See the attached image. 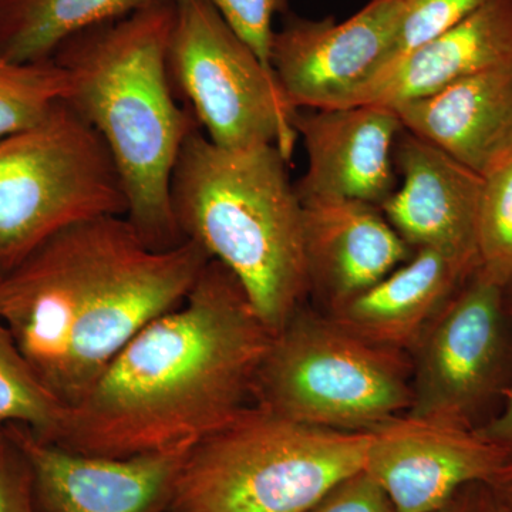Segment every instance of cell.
<instances>
[{
	"label": "cell",
	"mask_w": 512,
	"mask_h": 512,
	"mask_svg": "<svg viewBox=\"0 0 512 512\" xmlns=\"http://www.w3.org/2000/svg\"><path fill=\"white\" fill-rule=\"evenodd\" d=\"M272 338L211 259L185 301L141 329L67 409L53 443L114 458L194 447L248 407Z\"/></svg>",
	"instance_id": "obj_1"
},
{
	"label": "cell",
	"mask_w": 512,
	"mask_h": 512,
	"mask_svg": "<svg viewBox=\"0 0 512 512\" xmlns=\"http://www.w3.org/2000/svg\"><path fill=\"white\" fill-rule=\"evenodd\" d=\"M210 261L191 239L148 247L124 215L77 222L0 271V319L70 409L141 329L185 301Z\"/></svg>",
	"instance_id": "obj_2"
},
{
	"label": "cell",
	"mask_w": 512,
	"mask_h": 512,
	"mask_svg": "<svg viewBox=\"0 0 512 512\" xmlns=\"http://www.w3.org/2000/svg\"><path fill=\"white\" fill-rule=\"evenodd\" d=\"M174 0L67 39L53 60L70 76L66 100L99 133L127 192V220L153 249L185 241L171 205V177L200 127L181 107L168 70Z\"/></svg>",
	"instance_id": "obj_3"
},
{
	"label": "cell",
	"mask_w": 512,
	"mask_h": 512,
	"mask_svg": "<svg viewBox=\"0 0 512 512\" xmlns=\"http://www.w3.org/2000/svg\"><path fill=\"white\" fill-rule=\"evenodd\" d=\"M288 164L272 144L227 150L197 127L171 177L181 235L237 278L272 333L284 328L311 291L303 205Z\"/></svg>",
	"instance_id": "obj_4"
},
{
	"label": "cell",
	"mask_w": 512,
	"mask_h": 512,
	"mask_svg": "<svg viewBox=\"0 0 512 512\" xmlns=\"http://www.w3.org/2000/svg\"><path fill=\"white\" fill-rule=\"evenodd\" d=\"M372 437L245 407L191 448L168 512H308L365 468Z\"/></svg>",
	"instance_id": "obj_5"
},
{
	"label": "cell",
	"mask_w": 512,
	"mask_h": 512,
	"mask_svg": "<svg viewBox=\"0 0 512 512\" xmlns=\"http://www.w3.org/2000/svg\"><path fill=\"white\" fill-rule=\"evenodd\" d=\"M404 352L359 338L330 318L301 315L274 333L256 373V406L338 431H373L412 406Z\"/></svg>",
	"instance_id": "obj_6"
},
{
	"label": "cell",
	"mask_w": 512,
	"mask_h": 512,
	"mask_svg": "<svg viewBox=\"0 0 512 512\" xmlns=\"http://www.w3.org/2000/svg\"><path fill=\"white\" fill-rule=\"evenodd\" d=\"M127 212L110 151L67 101L0 138V271L70 225Z\"/></svg>",
	"instance_id": "obj_7"
},
{
	"label": "cell",
	"mask_w": 512,
	"mask_h": 512,
	"mask_svg": "<svg viewBox=\"0 0 512 512\" xmlns=\"http://www.w3.org/2000/svg\"><path fill=\"white\" fill-rule=\"evenodd\" d=\"M171 82L211 143L227 150L276 146L291 161L298 133L274 70L208 0H174Z\"/></svg>",
	"instance_id": "obj_8"
},
{
	"label": "cell",
	"mask_w": 512,
	"mask_h": 512,
	"mask_svg": "<svg viewBox=\"0 0 512 512\" xmlns=\"http://www.w3.org/2000/svg\"><path fill=\"white\" fill-rule=\"evenodd\" d=\"M505 286L477 269L441 309L412 352L407 416L471 427L493 392L503 356Z\"/></svg>",
	"instance_id": "obj_9"
},
{
	"label": "cell",
	"mask_w": 512,
	"mask_h": 512,
	"mask_svg": "<svg viewBox=\"0 0 512 512\" xmlns=\"http://www.w3.org/2000/svg\"><path fill=\"white\" fill-rule=\"evenodd\" d=\"M404 0H370L343 22L289 16L275 30L271 66L293 110L336 109L389 60Z\"/></svg>",
	"instance_id": "obj_10"
},
{
	"label": "cell",
	"mask_w": 512,
	"mask_h": 512,
	"mask_svg": "<svg viewBox=\"0 0 512 512\" xmlns=\"http://www.w3.org/2000/svg\"><path fill=\"white\" fill-rule=\"evenodd\" d=\"M3 429L28 457L42 512H168L192 448L89 456L37 439L23 424H3Z\"/></svg>",
	"instance_id": "obj_11"
},
{
	"label": "cell",
	"mask_w": 512,
	"mask_h": 512,
	"mask_svg": "<svg viewBox=\"0 0 512 512\" xmlns=\"http://www.w3.org/2000/svg\"><path fill=\"white\" fill-rule=\"evenodd\" d=\"M365 470L400 512H437L467 485L487 483L510 451L473 427L397 417L373 430Z\"/></svg>",
	"instance_id": "obj_12"
},
{
	"label": "cell",
	"mask_w": 512,
	"mask_h": 512,
	"mask_svg": "<svg viewBox=\"0 0 512 512\" xmlns=\"http://www.w3.org/2000/svg\"><path fill=\"white\" fill-rule=\"evenodd\" d=\"M293 126L308 161L295 184L302 202L359 201L380 208L396 190L394 150L404 128L392 107L296 111Z\"/></svg>",
	"instance_id": "obj_13"
},
{
	"label": "cell",
	"mask_w": 512,
	"mask_h": 512,
	"mask_svg": "<svg viewBox=\"0 0 512 512\" xmlns=\"http://www.w3.org/2000/svg\"><path fill=\"white\" fill-rule=\"evenodd\" d=\"M402 185L380 211L414 249H436L478 268L477 220L485 178L403 131L394 150Z\"/></svg>",
	"instance_id": "obj_14"
},
{
	"label": "cell",
	"mask_w": 512,
	"mask_h": 512,
	"mask_svg": "<svg viewBox=\"0 0 512 512\" xmlns=\"http://www.w3.org/2000/svg\"><path fill=\"white\" fill-rule=\"evenodd\" d=\"M302 205L311 289H319L332 308L372 288L414 254L375 205L345 200Z\"/></svg>",
	"instance_id": "obj_15"
},
{
	"label": "cell",
	"mask_w": 512,
	"mask_h": 512,
	"mask_svg": "<svg viewBox=\"0 0 512 512\" xmlns=\"http://www.w3.org/2000/svg\"><path fill=\"white\" fill-rule=\"evenodd\" d=\"M404 130L480 177L512 164V66L392 107Z\"/></svg>",
	"instance_id": "obj_16"
},
{
	"label": "cell",
	"mask_w": 512,
	"mask_h": 512,
	"mask_svg": "<svg viewBox=\"0 0 512 512\" xmlns=\"http://www.w3.org/2000/svg\"><path fill=\"white\" fill-rule=\"evenodd\" d=\"M507 66H512V0H487L444 35L387 64L336 109L396 107Z\"/></svg>",
	"instance_id": "obj_17"
},
{
	"label": "cell",
	"mask_w": 512,
	"mask_h": 512,
	"mask_svg": "<svg viewBox=\"0 0 512 512\" xmlns=\"http://www.w3.org/2000/svg\"><path fill=\"white\" fill-rule=\"evenodd\" d=\"M477 269L436 249H416L382 281L332 308L330 319L373 345L413 350L431 320Z\"/></svg>",
	"instance_id": "obj_18"
},
{
	"label": "cell",
	"mask_w": 512,
	"mask_h": 512,
	"mask_svg": "<svg viewBox=\"0 0 512 512\" xmlns=\"http://www.w3.org/2000/svg\"><path fill=\"white\" fill-rule=\"evenodd\" d=\"M157 2L164 0H0V57L15 63L52 60L77 33Z\"/></svg>",
	"instance_id": "obj_19"
},
{
	"label": "cell",
	"mask_w": 512,
	"mask_h": 512,
	"mask_svg": "<svg viewBox=\"0 0 512 512\" xmlns=\"http://www.w3.org/2000/svg\"><path fill=\"white\" fill-rule=\"evenodd\" d=\"M66 414L67 407L40 382L0 319V426L23 424L37 439L53 443Z\"/></svg>",
	"instance_id": "obj_20"
},
{
	"label": "cell",
	"mask_w": 512,
	"mask_h": 512,
	"mask_svg": "<svg viewBox=\"0 0 512 512\" xmlns=\"http://www.w3.org/2000/svg\"><path fill=\"white\" fill-rule=\"evenodd\" d=\"M69 90V73L53 59L15 63L0 57V138L32 127Z\"/></svg>",
	"instance_id": "obj_21"
},
{
	"label": "cell",
	"mask_w": 512,
	"mask_h": 512,
	"mask_svg": "<svg viewBox=\"0 0 512 512\" xmlns=\"http://www.w3.org/2000/svg\"><path fill=\"white\" fill-rule=\"evenodd\" d=\"M478 269L512 284V164L485 178L477 220Z\"/></svg>",
	"instance_id": "obj_22"
},
{
	"label": "cell",
	"mask_w": 512,
	"mask_h": 512,
	"mask_svg": "<svg viewBox=\"0 0 512 512\" xmlns=\"http://www.w3.org/2000/svg\"><path fill=\"white\" fill-rule=\"evenodd\" d=\"M485 2L487 0H404L402 20L386 66L444 35Z\"/></svg>",
	"instance_id": "obj_23"
},
{
	"label": "cell",
	"mask_w": 512,
	"mask_h": 512,
	"mask_svg": "<svg viewBox=\"0 0 512 512\" xmlns=\"http://www.w3.org/2000/svg\"><path fill=\"white\" fill-rule=\"evenodd\" d=\"M229 28L252 50L266 67L271 66L274 20L286 12L288 0H208Z\"/></svg>",
	"instance_id": "obj_24"
},
{
	"label": "cell",
	"mask_w": 512,
	"mask_h": 512,
	"mask_svg": "<svg viewBox=\"0 0 512 512\" xmlns=\"http://www.w3.org/2000/svg\"><path fill=\"white\" fill-rule=\"evenodd\" d=\"M0 512H42L37 505L35 478L28 457L0 429Z\"/></svg>",
	"instance_id": "obj_25"
},
{
	"label": "cell",
	"mask_w": 512,
	"mask_h": 512,
	"mask_svg": "<svg viewBox=\"0 0 512 512\" xmlns=\"http://www.w3.org/2000/svg\"><path fill=\"white\" fill-rule=\"evenodd\" d=\"M308 512H400L375 478L363 470L336 484Z\"/></svg>",
	"instance_id": "obj_26"
},
{
	"label": "cell",
	"mask_w": 512,
	"mask_h": 512,
	"mask_svg": "<svg viewBox=\"0 0 512 512\" xmlns=\"http://www.w3.org/2000/svg\"><path fill=\"white\" fill-rule=\"evenodd\" d=\"M437 512H501L485 483L467 485Z\"/></svg>",
	"instance_id": "obj_27"
},
{
	"label": "cell",
	"mask_w": 512,
	"mask_h": 512,
	"mask_svg": "<svg viewBox=\"0 0 512 512\" xmlns=\"http://www.w3.org/2000/svg\"><path fill=\"white\" fill-rule=\"evenodd\" d=\"M501 512H512V453L485 483Z\"/></svg>",
	"instance_id": "obj_28"
},
{
	"label": "cell",
	"mask_w": 512,
	"mask_h": 512,
	"mask_svg": "<svg viewBox=\"0 0 512 512\" xmlns=\"http://www.w3.org/2000/svg\"><path fill=\"white\" fill-rule=\"evenodd\" d=\"M477 431L484 439L493 441L512 453V389L503 412Z\"/></svg>",
	"instance_id": "obj_29"
},
{
	"label": "cell",
	"mask_w": 512,
	"mask_h": 512,
	"mask_svg": "<svg viewBox=\"0 0 512 512\" xmlns=\"http://www.w3.org/2000/svg\"><path fill=\"white\" fill-rule=\"evenodd\" d=\"M2 426H3V424H2ZM2 426H0V429H2Z\"/></svg>",
	"instance_id": "obj_30"
}]
</instances>
